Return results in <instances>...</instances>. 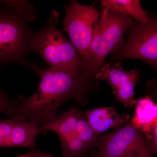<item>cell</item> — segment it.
<instances>
[{"label":"cell","instance_id":"cell-1","mask_svg":"<svg viewBox=\"0 0 157 157\" xmlns=\"http://www.w3.org/2000/svg\"><path fill=\"white\" fill-rule=\"evenodd\" d=\"M33 71L40 78L36 92L28 98L20 96L14 117L33 123L42 130L56 116L62 105L75 100L81 105L87 104L88 96L96 89L93 86L95 74L80 68L67 72L50 67L42 70L37 66Z\"/></svg>","mask_w":157,"mask_h":157},{"label":"cell","instance_id":"cell-2","mask_svg":"<svg viewBox=\"0 0 157 157\" xmlns=\"http://www.w3.org/2000/svg\"><path fill=\"white\" fill-rule=\"evenodd\" d=\"M59 21V12L52 10L45 25L34 33L31 52L39 54L51 67L76 72L81 68V58L71 42L58 28Z\"/></svg>","mask_w":157,"mask_h":157},{"label":"cell","instance_id":"cell-3","mask_svg":"<svg viewBox=\"0 0 157 157\" xmlns=\"http://www.w3.org/2000/svg\"><path fill=\"white\" fill-rule=\"evenodd\" d=\"M0 2V66L18 63L33 69L27 56L34 33L22 16Z\"/></svg>","mask_w":157,"mask_h":157},{"label":"cell","instance_id":"cell-4","mask_svg":"<svg viewBox=\"0 0 157 157\" xmlns=\"http://www.w3.org/2000/svg\"><path fill=\"white\" fill-rule=\"evenodd\" d=\"M66 14L63 27L70 37L82 62V69L92 72L95 75L90 47L95 25L100 14L94 6L81 5L76 0L71 1L65 6Z\"/></svg>","mask_w":157,"mask_h":157},{"label":"cell","instance_id":"cell-5","mask_svg":"<svg viewBox=\"0 0 157 157\" xmlns=\"http://www.w3.org/2000/svg\"><path fill=\"white\" fill-rule=\"evenodd\" d=\"M133 21L130 16L104 8L94 28L90 53L95 73L105 63L110 52L124 42Z\"/></svg>","mask_w":157,"mask_h":157},{"label":"cell","instance_id":"cell-6","mask_svg":"<svg viewBox=\"0 0 157 157\" xmlns=\"http://www.w3.org/2000/svg\"><path fill=\"white\" fill-rule=\"evenodd\" d=\"M128 39L112 52L108 63L125 59L146 62L157 73V17H149L146 23L133 21Z\"/></svg>","mask_w":157,"mask_h":157},{"label":"cell","instance_id":"cell-7","mask_svg":"<svg viewBox=\"0 0 157 157\" xmlns=\"http://www.w3.org/2000/svg\"><path fill=\"white\" fill-rule=\"evenodd\" d=\"M97 147L99 157H153L143 133L130 121L100 137Z\"/></svg>","mask_w":157,"mask_h":157},{"label":"cell","instance_id":"cell-8","mask_svg":"<svg viewBox=\"0 0 157 157\" xmlns=\"http://www.w3.org/2000/svg\"><path fill=\"white\" fill-rule=\"evenodd\" d=\"M120 62L115 63H104L95 75L96 80L107 81L110 85L113 93L118 101L125 107H133L136 100L135 86L140 78V72L136 69L124 70Z\"/></svg>","mask_w":157,"mask_h":157},{"label":"cell","instance_id":"cell-9","mask_svg":"<svg viewBox=\"0 0 157 157\" xmlns=\"http://www.w3.org/2000/svg\"><path fill=\"white\" fill-rule=\"evenodd\" d=\"M84 113L90 124L99 135L109 129L120 128L130 121L128 114H119L113 107H98Z\"/></svg>","mask_w":157,"mask_h":157},{"label":"cell","instance_id":"cell-10","mask_svg":"<svg viewBox=\"0 0 157 157\" xmlns=\"http://www.w3.org/2000/svg\"><path fill=\"white\" fill-rule=\"evenodd\" d=\"M84 111L76 107L57 114L42 128L43 133L47 131L54 132L59 139H67L76 136V125Z\"/></svg>","mask_w":157,"mask_h":157},{"label":"cell","instance_id":"cell-11","mask_svg":"<svg viewBox=\"0 0 157 157\" xmlns=\"http://www.w3.org/2000/svg\"><path fill=\"white\" fill-rule=\"evenodd\" d=\"M155 104L153 99L148 95L136 100L135 114L130 121L145 135L146 139L150 137L157 124Z\"/></svg>","mask_w":157,"mask_h":157},{"label":"cell","instance_id":"cell-12","mask_svg":"<svg viewBox=\"0 0 157 157\" xmlns=\"http://www.w3.org/2000/svg\"><path fill=\"white\" fill-rule=\"evenodd\" d=\"M13 117L14 124L4 147H35L37 136L42 133V130L33 123Z\"/></svg>","mask_w":157,"mask_h":157},{"label":"cell","instance_id":"cell-13","mask_svg":"<svg viewBox=\"0 0 157 157\" xmlns=\"http://www.w3.org/2000/svg\"><path fill=\"white\" fill-rule=\"evenodd\" d=\"M101 3L105 8L134 17L138 22L146 23L149 19L138 0H102Z\"/></svg>","mask_w":157,"mask_h":157},{"label":"cell","instance_id":"cell-14","mask_svg":"<svg viewBox=\"0 0 157 157\" xmlns=\"http://www.w3.org/2000/svg\"><path fill=\"white\" fill-rule=\"evenodd\" d=\"M76 136L91 150L98 145L100 135L91 126L84 113L76 125Z\"/></svg>","mask_w":157,"mask_h":157},{"label":"cell","instance_id":"cell-15","mask_svg":"<svg viewBox=\"0 0 157 157\" xmlns=\"http://www.w3.org/2000/svg\"><path fill=\"white\" fill-rule=\"evenodd\" d=\"M60 141L63 157H85L91 150L76 136Z\"/></svg>","mask_w":157,"mask_h":157},{"label":"cell","instance_id":"cell-16","mask_svg":"<svg viewBox=\"0 0 157 157\" xmlns=\"http://www.w3.org/2000/svg\"><path fill=\"white\" fill-rule=\"evenodd\" d=\"M4 6L14 9V11L25 18L28 21L36 19V9L28 1H0Z\"/></svg>","mask_w":157,"mask_h":157},{"label":"cell","instance_id":"cell-17","mask_svg":"<svg viewBox=\"0 0 157 157\" xmlns=\"http://www.w3.org/2000/svg\"><path fill=\"white\" fill-rule=\"evenodd\" d=\"M17 109V100L9 98L0 87V114L4 113L11 118L16 113Z\"/></svg>","mask_w":157,"mask_h":157},{"label":"cell","instance_id":"cell-18","mask_svg":"<svg viewBox=\"0 0 157 157\" xmlns=\"http://www.w3.org/2000/svg\"><path fill=\"white\" fill-rule=\"evenodd\" d=\"M14 121V117L0 119V148L4 147L8 140Z\"/></svg>","mask_w":157,"mask_h":157},{"label":"cell","instance_id":"cell-19","mask_svg":"<svg viewBox=\"0 0 157 157\" xmlns=\"http://www.w3.org/2000/svg\"><path fill=\"white\" fill-rule=\"evenodd\" d=\"M147 146L152 155L157 156V124L154 128L149 139H146Z\"/></svg>","mask_w":157,"mask_h":157},{"label":"cell","instance_id":"cell-20","mask_svg":"<svg viewBox=\"0 0 157 157\" xmlns=\"http://www.w3.org/2000/svg\"><path fill=\"white\" fill-rule=\"evenodd\" d=\"M146 90L148 95L151 96L155 101H157V79L150 80L147 82Z\"/></svg>","mask_w":157,"mask_h":157},{"label":"cell","instance_id":"cell-21","mask_svg":"<svg viewBox=\"0 0 157 157\" xmlns=\"http://www.w3.org/2000/svg\"><path fill=\"white\" fill-rule=\"evenodd\" d=\"M37 150L34 149L25 154L19 155L16 157H38Z\"/></svg>","mask_w":157,"mask_h":157},{"label":"cell","instance_id":"cell-22","mask_svg":"<svg viewBox=\"0 0 157 157\" xmlns=\"http://www.w3.org/2000/svg\"><path fill=\"white\" fill-rule=\"evenodd\" d=\"M90 152L89 154L87 155L85 157H99L98 150H96L93 148Z\"/></svg>","mask_w":157,"mask_h":157},{"label":"cell","instance_id":"cell-23","mask_svg":"<svg viewBox=\"0 0 157 157\" xmlns=\"http://www.w3.org/2000/svg\"><path fill=\"white\" fill-rule=\"evenodd\" d=\"M38 157H56L49 154L43 152L39 151H38Z\"/></svg>","mask_w":157,"mask_h":157},{"label":"cell","instance_id":"cell-24","mask_svg":"<svg viewBox=\"0 0 157 157\" xmlns=\"http://www.w3.org/2000/svg\"><path fill=\"white\" fill-rule=\"evenodd\" d=\"M132 157V156H126V157Z\"/></svg>","mask_w":157,"mask_h":157}]
</instances>
